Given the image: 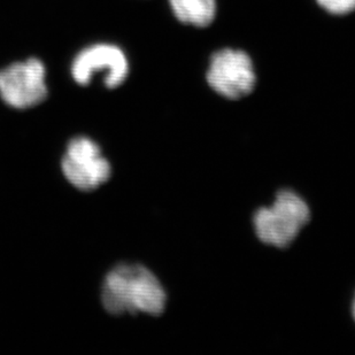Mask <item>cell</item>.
<instances>
[{"label":"cell","mask_w":355,"mask_h":355,"mask_svg":"<svg viewBox=\"0 0 355 355\" xmlns=\"http://www.w3.org/2000/svg\"><path fill=\"white\" fill-rule=\"evenodd\" d=\"M101 302L112 315L161 316L167 309L168 293L151 269L139 263H122L105 278Z\"/></svg>","instance_id":"6da1fadb"},{"label":"cell","mask_w":355,"mask_h":355,"mask_svg":"<svg viewBox=\"0 0 355 355\" xmlns=\"http://www.w3.org/2000/svg\"><path fill=\"white\" fill-rule=\"evenodd\" d=\"M312 218V207L302 193L295 189L282 188L269 204L255 209L252 228L259 243L286 250L295 244Z\"/></svg>","instance_id":"7a4b0ae2"},{"label":"cell","mask_w":355,"mask_h":355,"mask_svg":"<svg viewBox=\"0 0 355 355\" xmlns=\"http://www.w3.org/2000/svg\"><path fill=\"white\" fill-rule=\"evenodd\" d=\"M206 80L215 94L228 101H239L254 91L257 76L248 54L225 49L211 57Z\"/></svg>","instance_id":"3957f363"},{"label":"cell","mask_w":355,"mask_h":355,"mask_svg":"<svg viewBox=\"0 0 355 355\" xmlns=\"http://www.w3.org/2000/svg\"><path fill=\"white\" fill-rule=\"evenodd\" d=\"M61 167L64 178L82 191L99 188L112 174L111 164L101 155V148L87 137L74 138L68 144Z\"/></svg>","instance_id":"277c9868"},{"label":"cell","mask_w":355,"mask_h":355,"mask_svg":"<svg viewBox=\"0 0 355 355\" xmlns=\"http://www.w3.org/2000/svg\"><path fill=\"white\" fill-rule=\"evenodd\" d=\"M0 96L12 107H34L40 104L47 96L44 64L37 59H31L0 71Z\"/></svg>","instance_id":"5b68a950"},{"label":"cell","mask_w":355,"mask_h":355,"mask_svg":"<svg viewBox=\"0 0 355 355\" xmlns=\"http://www.w3.org/2000/svg\"><path fill=\"white\" fill-rule=\"evenodd\" d=\"M129 64L123 52L114 45L98 44L82 51L71 67L73 78L82 85L90 83L96 73H104L105 85L119 87L128 76Z\"/></svg>","instance_id":"8992f818"},{"label":"cell","mask_w":355,"mask_h":355,"mask_svg":"<svg viewBox=\"0 0 355 355\" xmlns=\"http://www.w3.org/2000/svg\"><path fill=\"white\" fill-rule=\"evenodd\" d=\"M175 17L183 24L207 27L216 15L215 0H169Z\"/></svg>","instance_id":"52a82bcc"},{"label":"cell","mask_w":355,"mask_h":355,"mask_svg":"<svg viewBox=\"0 0 355 355\" xmlns=\"http://www.w3.org/2000/svg\"><path fill=\"white\" fill-rule=\"evenodd\" d=\"M318 3L327 12L336 15H343L355 10V0H318Z\"/></svg>","instance_id":"ba28073f"},{"label":"cell","mask_w":355,"mask_h":355,"mask_svg":"<svg viewBox=\"0 0 355 355\" xmlns=\"http://www.w3.org/2000/svg\"><path fill=\"white\" fill-rule=\"evenodd\" d=\"M349 313H351V318L355 323V291L353 292L352 299H351V304H349Z\"/></svg>","instance_id":"9c48e42d"}]
</instances>
